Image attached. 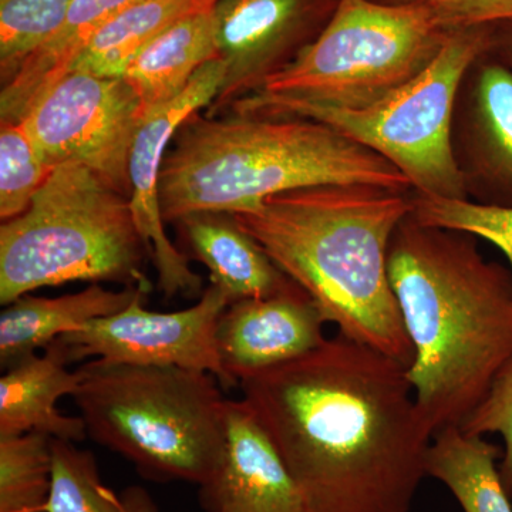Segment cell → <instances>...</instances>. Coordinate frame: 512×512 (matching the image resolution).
<instances>
[{"label":"cell","mask_w":512,"mask_h":512,"mask_svg":"<svg viewBox=\"0 0 512 512\" xmlns=\"http://www.w3.org/2000/svg\"><path fill=\"white\" fill-rule=\"evenodd\" d=\"M208 512H309L274 441L244 399L228 400L221 466L200 487Z\"/></svg>","instance_id":"14"},{"label":"cell","mask_w":512,"mask_h":512,"mask_svg":"<svg viewBox=\"0 0 512 512\" xmlns=\"http://www.w3.org/2000/svg\"><path fill=\"white\" fill-rule=\"evenodd\" d=\"M407 3L426 6L443 16L448 28L461 29L500 20L511 0H407Z\"/></svg>","instance_id":"29"},{"label":"cell","mask_w":512,"mask_h":512,"mask_svg":"<svg viewBox=\"0 0 512 512\" xmlns=\"http://www.w3.org/2000/svg\"><path fill=\"white\" fill-rule=\"evenodd\" d=\"M500 457V448L484 436L447 427L431 440L427 477L446 485L464 512H512L511 497L497 466Z\"/></svg>","instance_id":"20"},{"label":"cell","mask_w":512,"mask_h":512,"mask_svg":"<svg viewBox=\"0 0 512 512\" xmlns=\"http://www.w3.org/2000/svg\"><path fill=\"white\" fill-rule=\"evenodd\" d=\"M510 19H512V0H511L510 5H508L507 8H505L503 10V13H501V15H500V20H510Z\"/></svg>","instance_id":"30"},{"label":"cell","mask_w":512,"mask_h":512,"mask_svg":"<svg viewBox=\"0 0 512 512\" xmlns=\"http://www.w3.org/2000/svg\"><path fill=\"white\" fill-rule=\"evenodd\" d=\"M413 212L403 192L303 188L229 214L339 335L409 367L413 348L389 275L394 234Z\"/></svg>","instance_id":"3"},{"label":"cell","mask_w":512,"mask_h":512,"mask_svg":"<svg viewBox=\"0 0 512 512\" xmlns=\"http://www.w3.org/2000/svg\"><path fill=\"white\" fill-rule=\"evenodd\" d=\"M225 77L220 57L198 70L183 93L148 111L138 128L128 161L130 205L138 234L158 274V285L167 298L197 295L201 276L192 271L187 255L178 251L165 234L160 204V173L165 151L180 127L217 99Z\"/></svg>","instance_id":"11"},{"label":"cell","mask_w":512,"mask_h":512,"mask_svg":"<svg viewBox=\"0 0 512 512\" xmlns=\"http://www.w3.org/2000/svg\"><path fill=\"white\" fill-rule=\"evenodd\" d=\"M73 399L87 436L156 481L207 484L225 451L227 402L214 376L96 359Z\"/></svg>","instance_id":"5"},{"label":"cell","mask_w":512,"mask_h":512,"mask_svg":"<svg viewBox=\"0 0 512 512\" xmlns=\"http://www.w3.org/2000/svg\"><path fill=\"white\" fill-rule=\"evenodd\" d=\"M309 512H410L433 431L407 367L338 335L239 380Z\"/></svg>","instance_id":"1"},{"label":"cell","mask_w":512,"mask_h":512,"mask_svg":"<svg viewBox=\"0 0 512 512\" xmlns=\"http://www.w3.org/2000/svg\"><path fill=\"white\" fill-rule=\"evenodd\" d=\"M468 29L453 30L416 79L370 106L343 109L254 92L231 109L242 116L326 124L386 158L419 195L464 200L466 177L451 144V121L461 80L487 46L484 33Z\"/></svg>","instance_id":"7"},{"label":"cell","mask_w":512,"mask_h":512,"mask_svg":"<svg viewBox=\"0 0 512 512\" xmlns=\"http://www.w3.org/2000/svg\"><path fill=\"white\" fill-rule=\"evenodd\" d=\"M476 124L488 174L512 192V72L500 64L478 77Z\"/></svg>","instance_id":"24"},{"label":"cell","mask_w":512,"mask_h":512,"mask_svg":"<svg viewBox=\"0 0 512 512\" xmlns=\"http://www.w3.org/2000/svg\"><path fill=\"white\" fill-rule=\"evenodd\" d=\"M140 293L147 292L138 288L109 291L93 284L59 298L25 295L16 299L0 315V365L9 369L66 333L123 311Z\"/></svg>","instance_id":"16"},{"label":"cell","mask_w":512,"mask_h":512,"mask_svg":"<svg viewBox=\"0 0 512 512\" xmlns=\"http://www.w3.org/2000/svg\"><path fill=\"white\" fill-rule=\"evenodd\" d=\"M319 5L320 0H217L215 40L225 77L208 117L256 92L269 74L291 62L288 55L305 39Z\"/></svg>","instance_id":"12"},{"label":"cell","mask_w":512,"mask_h":512,"mask_svg":"<svg viewBox=\"0 0 512 512\" xmlns=\"http://www.w3.org/2000/svg\"><path fill=\"white\" fill-rule=\"evenodd\" d=\"M453 29L426 6L339 0L328 25L256 92L359 109L412 82Z\"/></svg>","instance_id":"8"},{"label":"cell","mask_w":512,"mask_h":512,"mask_svg":"<svg viewBox=\"0 0 512 512\" xmlns=\"http://www.w3.org/2000/svg\"><path fill=\"white\" fill-rule=\"evenodd\" d=\"M52 437H0V512H49Z\"/></svg>","instance_id":"22"},{"label":"cell","mask_w":512,"mask_h":512,"mask_svg":"<svg viewBox=\"0 0 512 512\" xmlns=\"http://www.w3.org/2000/svg\"><path fill=\"white\" fill-rule=\"evenodd\" d=\"M214 8L178 20L148 43L128 64L123 79L144 111L180 96L204 64L217 59Z\"/></svg>","instance_id":"19"},{"label":"cell","mask_w":512,"mask_h":512,"mask_svg":"<svg viewBox=\"0 0 512 512\" xmlns=\"http://www.w3.org/2000/svg\"><path fill=\"white\" fill-rule=\"evenodd\" d=\"M70 363L67 346L56 339L45 355L6 369L0 379V437L42 433L72 443L86 439L82 417L64 416L56 406L60 397H73L79 389V372H70Z\"/></svg>","instance_id":"15"},{"label":"cell","mask_w":512,"mask_h":512,"mask_svg":"<svg viewBox=\"0 0 512 512\" xmlns=\"http://www.w3.org/2000/svg\"><path fill=\"white\" fill-rule=\"evenodd\" d=\"M144 117L140 97L123 77L72 72L20 123L47 165H84L130 198L128 161Z\"/></svg>","instance_id":"9"},{"label":"cell","mask_w":512,"mask_h":512,"mask_svg":"<svg viewBox=\"0 0 512 512\" xmlns=\"http://www.w3.org/2000/svg\"><path fill=\"white\" fill-rule=\"evenodd\" d=\"M171 143L160 173L164 221L251 211L303 188L360 185L403 194L412 188L386 158L313 120L197 113Z\"/></svg>","instance_id":"4"},{"label":"cell","mask_w":512,"mask_h":512,"mask_svg":"<svg viewBox=\"0 0 512 512\" xmlns=\"http://www.w3.org/2000/svg\"><path fill=\"white\" fill-rule=\"evenodd\" d=\"M319 306L298 285L228 305L217 326L222 366L238 382L308 355L326 342Z\"/></svg>","instance_id":"13"},{"label":"cell","mask_w":512,"mask_h":512,"mask_svg":"<svg viewBox=\"0 0 512 512\" xmlns=\"http://www.w3.org/2000/svg\"><path fill=\"white\" fill-rule=\"evenodd\" d=\"M461 429L468 434H500L504 440L500 476L512 497V359L491 387L480 407L468 417Z\"/></svg>","instance_id":"28"},{"label":"cell","mask_w":512,"mask_h":512,"mask_svg":"<svg viewBox=\"0 0 512 512\" xmlns=\"http://www.w3.org/2000/svg\"><path fill=\"white\" fill-rule=\"evenodd\" d=\"M52 456L49 512H148L143 498L134 505L103 483L92 451L52 439Z\"/></svg>","instance_id":"23"},{"label":"cell","mask_w":512,"mask_h":512,"mask_svg":"<svg viewBox=\"0 0 512 512\" xmlns=\"http://www.w3.org/2000/svg\"><path fill=\"white\" fill-rule=\"evenodd\" d=\"M178 224L192 255L207 266L211 284L224 292L229 305L274 295L291 284L231 215L200 212Z\"/></svg>","instance_id":"17"},{"label":"cell","mask_w":512,"mask_h":512,"mask_svg":"<svg viewBox=\"0 0 512 512\" xmlns=\"http://www.w3.org/2000/svg\"><path fill=\"white\" fill-rule=\"evenodd\" d=\"M130 198L84 165H59L28 210L0 227V303L69 282L150 291Z\"/></svg>","instance_id":"6"},{"label":"cell","mask_w":512,"mask_h":512,"mask_svg":"<svg viewBox=\"0 0 512 512\" xmlns=\"http://www.w3.org/2000/svg\"><path fill=\"white\" fill-rule=\"evenodd\" d=\"M146 295L140 293L123 311L59 338L72 363L96 357L128 365L181 367L214 376L225 390L239 387L218 353V320L229 305L218 286H208L191 308L171 313L147 311Z\"/></svg>","instance_id":"10"},{"label":"cell","mask_w":512,"mask_h":512,"mask_svg":"<svg viewBox=\"0 0 512 512\" xmlns=\"http://www.w3.org/2000/svg\"><path fill=\"white\" fill-rule=\"evenodd\" d=\"M55 168L46 164L22 123L0 127V218L19 217Z\"/></svg>","instance_id":"27"},{"label":"cell","mask_w":512,"mask_h":512,"mask_svg":"<svg viewBox=\"0 0 512 512\" xmlns=\"http://www.w3.org/2000/svg\"><path fill=\"white\" fill-rule=\"evenodd\" d=\"M217 0H137L94 35L73 72L123 77L128 64L160 33L192 13L214 8Z\"/></svg>","instance_id":"21"},{"label":"cell","mask_w":512,"mask_h":512,"mask_svg":"<svg viewBox=\"0 0 512 512\" xmlns=\"http://www.w3.org/2000/svg\"><path fill=\"white\" fill-rule=\"evenodd\" d=\"M73 0H0V74L12 80L19 67L63 25Z\"/></svg>","instance_id":"25"},{"label":"cell","mask_w":512,"mask_h":512,"mask_svg":"<svg viewBox=\"0 0 512 512\" xmlns=\"http://www.w3.org/2000/svg\"><path fill=\"white\" fill-rule=\"evenodd\" d=\"M412 217L427 227L463 232L491 242L510 262L512 275V205L417 195Z\"/></svg>","instance_id":"26"},{"label":"cell","mask_w":512,"mask_h":512,"mask_svg":"<svg viewBox=\"0 0 512 512\" xmlns=\"http://www.w3.org/2000/svg\"><path fill=\"white\" fill-rule=\"evenodd\" d=\"M134 2L137 0H73L63 25L52 39L22 63L10 82L3 84V123H20L43 94L73 72L94 35Z\"/></svg>","instance_id":"18"},{"label":"cell","mask_w":512,"mask_h":512,"mask_svg":"<svg viewBox=\"0 0 512 512\" xmlns=\"http://www.w3.org/2000/svg\"><path fill=\"white\" fill-rule=\"evenodd\" d=\"M389 275L413 348L414 399L436 433L463 426L512 359V275L485 261L471 235L407 217Z\"/></svg>","instance_id":"2"}]
</instances>
